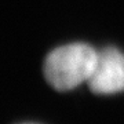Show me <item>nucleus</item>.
I'll return each instance as SVG.
<instances>
[{"instance_id": "nucleus-1", "label": "nucleus", "mask_w": 124, "mask_h": 124, "mask_svg": "<svg viewBox=\"0 0 124 124\" xmlns=\"http://www.w3.org/2000/svg\"><path fill=\"white\" fill-rule=\"evenodd\" d=\"M98 51L85 43H72L53 50L44 61V77L58 91L73 90L87 83L97 63Z\"/></svg>"}, {"instance_id": "nucleus-2", "label": "nucleus", "mask_w": 124, "mask_h": 124, "mask_svg": "<svg viewBox=\"0 0 124 124\" xmlns=\"http://www.w3.org/2000/svg\"><path fill=\"white\" fill-rule=\"evenodd\" d=\"M94 94H115L124 91V54L115 47L98 51L97 63L87 81Z\"/></svg>"}, {"instance_id": "nucleus-3", "label": "nucleus", "mask_w": 124, "mask_h": 124, "mask_svg": "<svg viewBox=\"0 0 124 124\" xmlns=\"http://www.w3.org/2000/svg\"><path fill=\"white\" fill-rule=\"evenodd\" d=\"M26 124H32V123H26Z\"/></svg>"}]
</instances>
